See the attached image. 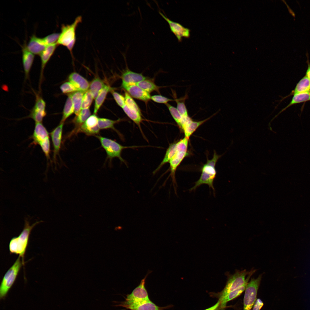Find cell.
I'll use <instances>...</instances> for the list:
<instances>
[{"label":"cell","instance_id":"obj_1","mask_svg":"<svg viewBox=\"0 0 310 310\" xmlns=\"http://www.w3.org/2000/svg\"><path fill=\"white\" fill-rule=\"evenodd\" d=\"M42 222L43 221L42 220L36 221L30 225L28 219L26 218L23 230L18 236L13 237L10 241L9 245L10 253L19 255L22 258L23 266L24 265V255L31 231L36 224Z\"/></svg>","mask_w":310,"mask_h":310},{"label":"cell","instance_id":"obj_2","mask_svg":"<svg viewBox=\"0 0 310 310\" xmlns=\"http://www.w3.org/2000/svg\"><path fill=\"white\" fill-rule=\"evenodd\" d=\"M220 156L214 152L212 158L208 159L206 163L201 169V174L199 179L195 183L194 185L189 189L190 191H194L197 188L203 184L208 185L215 193L214 182L216 177V171L215 168L217 162Z\"/></svg>","mask_w":310,"mask_h":310},{"label":"cell","instance_id":"obj_3","mask_svg":"<svg viewBox=\"0 0 310 310\" xmlns=\"http://www.w3.org/2000/svg\"><path fill=\"white\" fill-rule=\"evenodd\" d=\"M255 271V270H252L250 272L247 271L246 270H237L234 274L229 276L222 290L218 293L212 294V296L220 299L230 292L247 284L251 276Z\"/></svg>","mask_w":310,"mask_h":310},{"label":"cell","instance_id":"obj_4","mask_svg":"<svg viewBox=\"0 0 310 310\" xmlns=\"http://www.w3.org/2000/svg\"><path fill=\"white\" fill-rule=\"evenodd\" d=\"M81 16H79L70 24H63L61 27V32L57 43L66 46L72 55V51L75 42L76 30L78 24L82 20Z\"/></svg>","mask_w":310,"mask_h":310},{"label":"cell","instance_id":"obj_5","mask_svg":"<svg viewBox=\"0 0 310 310\" xmlns=\"http://www.w3.org/2000/svg\"><path fill=\"white\" fill-rule=\"evenodd\" d=\"M189 139L185 137L176 142V153L169 162L170 171V176L171 177L173 185L176 193L177 183L175 179V172L177 167L187 154Z\"/></svg>","mask_w":310,"mask_h":310},{"label":"cell","instance_id":"obj_6","mask_svg":"<svg viewBox=\"0 0 310 310\" xmlns=\"http://www.w3.org/2000/svg\"><path fill=\"white\" fill-rule=\"evenodd\" d=\"M19 256L13 265L4 275L0 286V299H4L16 280L19 272L23 265Z\"/></svg>","mask_w":310,"mask_h":310},{"label":"cell","instance_id":"obj_7","mask_svg":"<svg viewBox=\"0 0 310 310\" xmlns=\"http://www.w3.org/2000/svg\"><path fill=\"white\" fill-rule=\"evenodd\" d=\"M96 137L99 140L102 147L105 151L107 159H109L110 162L114 158H117L121 162L125 163L124 160L121 157V152L124 149L133 147V146H124L111 139L99 135H96Z\"/></svg>","mask_w":310,"mask_h":310},{"label":"cell","instance_id":"obj_8","mask_svg":"<svg viewBox=\"0 0 310 310\" xmlns=\"http://www.w3.org/2000/svg\"><path fill=\"white\" fill-rule=\"evenodd\" d=\"M262 274L256 278H252L247 284L243 299V310H251L256 299Z\"/></svg>","mask_w":310,"mask_h":310},{"label":"cell","instance_id":"obj_9","mask_svg":"<svg viewBox=\"0 0 310 310\" xmlns=\"http://www.w3.org/2000/svg\"><path fill=\"white\" fill-rule=\"evenodd\" d=\"M152 271H148L144 278L142 279L139 285L131 293L127 295L125 301L129 302H140L150 300L145 287L146 279Z\"/></svg>","mask_w":310,"mask_h":310},{"label":"cell","instance_id":"obj_10","mask_svg":"<svg viewBox=\"0 0 310 310\" xmlns=\"http://www.w3.org/2000/svg\"><path fill=\"white\" fill-rule=\"evenodd\" d=\"M113 306L122 307L131 310H164L166 307H160L150 300L140 302H129L125 301Z\"/></svg>","mask_w":310,"mask_h":310},{"label":"cell","instance_id":"obj_11","mask_svg":"<svg viewBox=\"0 0 310 310\" xmlns=\"http://www.w3.org/2000/svg\"><path fill=\"white\" fill-rule=\"evenodd\" d=\"M98 119L96 114L91 115L80 127L77 133L82 132L88 135H96L100 130L98 126Z\"/></svg>","mask_w":310,"mask_h":310},{"label":"cell","instance_id":"obj_12","mask_svg":"<svg viewBox=\"0 0 310 310\" xmlns=\"http://www.w3.org/2000/svg\"><path fill=\"white\" fill-rule=\"evenodd\" d=\"M160 14L168 23L171 31L175 35L179 42L182 41V38H189L190 35L191 30L184 27L180 24L171 20L161 12Z\"/></svg>","mask_w":310,"mask_h":310},{"label":"cell","instance_id":"obj_13","mask_svg":"<svg viewBox=\"0 0 310 310\" xmlns=\"http://www.w3.org/2000/svg\"><path fill=\"white\" fill-rule=\"evenodd\" d=\"M122 87L132 97L145 102L151 99L150 93L144 90L135 84L122 83Z\"/></svg>","mask_w":310,"mask_h":310},{"label":"cell","instance_id":"obj_14","mask_svg":"<svg viewBox=\"0 0 310 310\" xmlns=\"http://www.w3.org/2000/svg\"><path fill=\"white\" fill-rule=\"evenodd\" d=\"M32 138L33 143L40 146L50 142L49 133L42 123H35Z\"/></svg>","mask_w":310,"mask_h":310},{"label":"cell","instance_id":"obj_15","mask_svg":"<svg viewBox=\"0 0 310 310\" xmlns=\"http://www.w3.org/2000/svg\"><path fill=\"white\" fill-rule=\"evenodd\" d=\"M64 123L60 124L50 133L53 147V158L55 160L59 154L62 143L63 130Z\"/></svg>","mask_w":310,"mask_h":310},{"label":"cell","instance_id":"obj_16","mask_svg":"<svg viewBox=\"0 0 310 310\" xmlns=\"http://www.w3.org/2000/svg\"><path fill=\"white\" fill-rule=\"evenodd\" d=\"M22 60L25 73V79H28L30 71L34 58V55L28 49L26 43L22 47Z\"/></svg>","mask_w":310,"mask_h":310},{"label":"cell","instance_id":"obj_17","mask_svg":"<svg viewBox=\"0 0 310 310\" xmlns=\"http://www.w3.org/2000/svg\"><path fill=\"white\" fill-rule=\"evenodd\" d=\"M47 46L43 38L38 37L35 35L30 37L27 45L28 49L34 55H39Z\"/></svg>","mask_w":310,"mask_h":310},{"label":"cell","instance_id":"obj_18","mask_svg":"<svg viewBox=\"0 0 310 310\" xmlns=\"http://www.w3.org/2000/svg\"><path fill=\"white\" fill-rule=\"evenodd\" d=\"M214 115L206 119L199 121H194L190 117L184 121L182 124L181 129L183 131L185 137L189 139L199 126L210 119Z\"/></svg>","mask_w":310,"mask_h":310},{"label":"cell","instance_id":"obj_19","mask_svg":"<svg viewBox=\"0 0 310 310\" xmlns=\"http://www.w3.org/2000/svg\"><path fill=\"white\" fill-rule=\"evenodd\" d=\"M68 80L77 89L78 91L85 92L89 88L90 84L85 78L79 73L73 72L70 74Z\"/></svg>","mask_w":310,"mask_h":310},{"label":"cell","instance_id":"obj_20","mask_svg":"<svg viewBox=\"0 0 310 310\" xmlns=\"http://www.w3.org/2000/svg\"><path fill=\"white\" fill-rule=\"evenodd\" d=\"M57 43L47 46L39 55L41 60V66L40 81L41 82L44 68L51 57L53 55L58 46Z\"/></svg>","mask_w":310,"mask_h":310},{"label":"cell","instance_id":"obj_21","mask_svg":"<svg viewBox=\"0 0 310 310\" xmlns=\"http://www.w3.org/2000/svg\"><path fill=\"white\" fill-rule=\"evenodd\" d=\"M121 78L122 83L127 84H136L147 79L142 74L133 72L129 69L126 70L123 73Z\"/></svg>","mask_w":310,"mask_h":310},{"label":"cell","instance_id":"obj_22","mask_svg":"<svg viewBox=\"0 0 310 310\" xmlns=\"http://www.w3.org/2000/svg\"><path fill=\"white\" fill-rule=\"evenodd\" d=\"M91 112L89 108L82 109L79 113L74 118L72 122L75 126L71 134L76 133L78 129L87 119L91 115Z\"/></svg>","mask_w":310,"mask_h":310},{"label":"cell","instance_id":"obj_23","mask_svg":"<svg viewBox=\"0 0 310 310\" xmlns=\"http://www.w3.org/2000/svg\"><path fill=\"white\" fill-rule=\"evenodd\" d=\"M122 108L127 116L137 125L143 135L141 126V123L143 120L141 113L135 109L129 107L125 104Z\"/></svg>","mask_w":310,"mask_h":310},{"label":"cell","instance_id":"obj_24","mask_svg":"<svg viewBox=\"0 0 310 310\" xmlns=\"http://www.w3.org/2000/svg\"><path fill=\"white\" fill-rule=\"evenodd\" d=\"M248 283L230 292L222 299L218 300L220 303L222 310H224L228 302L239 296L245 290Z\"/></svg>","mask_w":310,"mask_h":310},{"label":"cell","instance_id":"obj_25","mask_svg":"<svg viewBox=\"0 0 310 310\" xmlns=\"http://www.w3.org/2000/svg\"><path fill=\"white\" fill-rule=\"evenodd\" d=\"M310 100V91L302 93L295 94L293 95L292 100L289 104L285 108L282 109L277 115H276L271 120V122L282 112L285 110L290 106L298 103H300Z\"/></svg>","mask_w":310,"mask_h":310},{"label":"cell","instance_id":"obj_26","mask_svg":"<svg viewBox=\"0 0 310 310\" xmlns=\"http://www.w3.org/2000/svg\"><path fill=\"white\" fill-rule=\"evenodd\" d=\"M310 91V80L306 75L297 84L290 95H294Z\"/></svg>","mask_w":310,"mask_h":310},{"label":"cell","instance_id":"obj_27","mask_svg":"<svg viewBox=\"0 0 310 310\" xmlns=\"http://www.w3.org/2000/svg\"><path fill=\"white\" fill-rule=\"evenodd\" d=\"M112 89L109 86L105 85L95 99L94 114H96L102 105L108 92Z\"/></svg>","mask_w":310,"mask_h":310},{"label":"cell","instance_id":"obj_28","mask_svg":"<svg viewBox=\"0 0 310 310\" xmlns=\"http://www.w3.org/2000/svg\"><path fill=\"white\" fill-rule=\"evenodd\" d=\"M176 143H174L170 144L168 148L164 157L158 167L153 172V174H155L165 164L169 162L170 160L174 156L176 152Z\"/></svg>","mask_w":310,"mask_h":310},{"label":"cell","instance_id":"obj_29","mask_svg":"<svg viewBox=\"0 0 310 310\" xmlns=\"http://www.w3.org/2000/svg\"><path fill=\"white\" fill-rule=\"evenodd\" d=\"M105 85L100 78H94L90 84L89 90L94 98L95 99Z\"/></svg>","mask_w":310,"mask_h":310},{"label":"cell","instance_id":"obj_30","mask_svg":"<svg viewBox=\"0 0 310 310\" xmlns=\"http://www.w3.org/2000/svg\"><path fill=\"white\" fill-rule=\"evenodd\" d=\"M74 113V108L71 94H68L63 109L62 119L60 123H64L65 121Z\"/></svg>","mask_w":310,"mask_h":310},{"label":"cell","instance_id":"obj_31","mask_svg":"<svg viewBox=\"0 0 310 310\" xmlns=\"http://www.w3.org/2000/svg\"><path fill=\"white\" fill-rule=\"evenodd\" d=\"M84 93L78 91L71 94L74 108V113L76 115H78L81 110L82 100Z\"/></svg>","mask_w":310,"mask_h":310},{"label":"cell","instance_id":"obj_32","mask_svg":"<svg viewBox=\"0 0 310 310\" xmlns=\"http://www.w3.org/2000/svg\"><path fill=\"white\" fill-rule=\"evenodd\" d=\"M121 121V119L114 120L104 118H99L98 126L100 129H111L120 134L119 132L114 127V125Z\"/></svg>","mask_w":310,"mask_h":310},{"label":"cell","instance_id":"obj_33","mask_svg":"<svg viewBox=\"0 0 310 310\" xmlns=\"http://www.w3.org/2000/svg\"><path fill=\"white\" fill-rule=\"evenodd\" d=\"M136 84L141 88L149 93L154 91L159 92L160 87L156 85L153 82L149 80L146 79L137 83Z\"/></svg>","mask_w":310,"mask_h":310},{"label":"cell","instance_id":"obj_34","mask_svg":"<svg viewBox=\"0 0 310 310\" xmlns=\"http://www.w3.org/2000/svg\"><path fill=\"white\" fill-rule=\"evenodd\" d=\"M187 97L185 96L181 99H175V100L177 103V108L183 119H186L190 117L185 102Z\"/></svg>","mask_w":310,"mask_h":310},{"label":"cell","instance_id":"obj_35","mask_svg":"<svg viewBox=\"0 0 310 310\" xmlns=\"http://www.w3.org/2000/svg\"><path fill=\"white\" fill-rule=\"evenodd\" d=\"M36 100L32 110L39 113L46 115V104L44 100L40 96L36 94Z\"/></svg>","mask_w":310,"mask_h":310},{"label":"cell","instance_id":"obj_36","mask_svg":"<svg viewBox=\"0 0 310 310\" xmlns=\"http://www.w3.org/2000/svg\"><path fill=\"white\" fill-rule=\"evenodd\" d=\"M172 116L180 129H181L183 119L177 109L168 103L166 104Z\"/></svg>","mask_w":310,"mask_h":310},{"label":"cell","instance_id":"obj_37","mask_svg":"<svg viewBox=\"0 0 310 310\" xmlns=\"http://www.w3.org/2000/svg\"><path fill=\"white\" fill-rule=\"evenodd\" d=\"M94 98L89 91L88 90L84 94L82 102L81 109L89 108Z\"/></svg>","mask_w":310,"mask_h":310},{"label":"cell","instance_id":"obj_38","mask_svg":"<svg viewBox=\"0 0 310 310\" xmlns=\"http://www.w3.org/2000/svg\"><path fill=\"white\" fill-rule=\"evenodd\" d=\"M60 89L62 92L64 94L70 93L78 91L74 86L70 82L63 83L61 86Z\"/></svg>","mask_w":310,"mask_h":310},{"label":"cell","instance_id":"obj_39","mask_svg":"<svg viewBox=\"0 0 310 310\" xmlns=\"http://www.w3.org/2000/svg\"><path fill=\"white\" fill-rule=\"evenodd\" d=\"M125 104L128 107L137 111L141 113L140 110L136 102L126 92H125Z\"/></svg>","mask_w":310,"mask_h":310},{"label":"cell","instance_id":"obj_40","mask_svg":"<svg viewBox=\"0 0 310 310\" xmlns=\"http://www.w3.org/2000/svg\"><path fill=\"white\" fill-rule=\"evenodd\" d=\"M60 34L59 33H53L43 38V39L46 44L48 46L57 43Z\"/></svg>","mask_w":310,"mask_h":310},{"label":"cell","instance_id":"obj_41","mask_svg":"<svg viewBox=\"0 0 310 310\" xmlns=\"http://www.w3.org/2000/svg\"><path fill=\"white\" fill-rule=\"evenodd\" d=\"M113 98L118 105L122 108L125 104V97L115 91H111Z\"/></svg>","mask_w":310,"mask_h":310},{"label":"cell","instance_id":"obj_42","mask_svg":"<svg viewBox=\"0 0 310 310\" xmlns=\"http://www.w3.org/2000/svg\"><path fill=\"white\" fill-rule=\"evenodd\" d=\"M151 99L154 101L160 103L166 104L169 101L174 100L161 95H154L151 96Z\"/></svg>","mask_w":310,"mask_h":310},{"label":"cell","instance_id":"obj_43","mask_svg":"<svg viewBox=\"0 0 310 310\" xmlns=\"http://www.w3.org/2000/svg\"><path fill=\"white\" fill-rule=\"evenodd\" d=\"M264 305V303L259 299H257L253 305V310H260Z\"/></svg>","mask_w":310,"mask_h":310},{"label":"cell","instance_id":"obj_44","mask_svg":"<svg viewBox=\"0 0 310 310\" xmlns=\"http://www.w3.org/2000/svg\"><path fill=\"white\" fill-rule=\"evenodd\" d=\"M306 55L307 57L306 62L307 64V68L306 71L305 75L310 80V62L309 59V55L307 51Z\"/></svg>","mask_w":310,"mask_h":310},{"label":"cell","instance_id":"obj_45","mask_svg":"<svg viewBox=\"0 0 310 310\" xmlns=\"http://www.w3.org/2000/svg\"><path fill=\"white\" fill-rule=\"evenodd\" d=\"M204 310H222L220 301L218 300L215 305Z\"/></svg>","mask_w":310,"mask_h":310}]
</instances>
